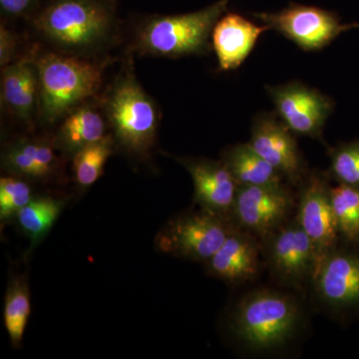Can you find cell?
<instances>
[{
  "mask_svg": "<svg viewBox=\"0 0 359 359\" xmlns=\"http://www.w3.org/2000/svg\"><path fill=\"white\" fill-rule=\"evenodd\" d=\"M39 0H0V11L6 18H25L34 13Z\"/></svg>",
  "mask_w": 359,
  "mask_h": 359,
  "instance_id": "cell-28",
  "label": "cell"
},
{
  "mask_svg": "<svg viewBox=\"0 0 359 359\" xmlns=\"http://www.w3.org/2000/svg\"><path fill=\"white\" fill-rule=\"evenodd\" d=\"M35 50L2 68L1 98L18 119L29 122L39 101Z\"/></svg>",
  "mask_w": 359,
  "mask_h": 359,
  "instance_id": "cell-17",
  "label": "cell"
},
{
  "mask_svg": "<svg viewBox=\"0 0 359 359\" xmlns=\"http://www.w3.org/2000/svg\"><path fill=\"white\" fill-rule=\"evenodd\" d=\"M252 15L304 51H320L342 32L359 28V23H342L334 11L294 2L278 13Z\"/></svg>",
  "mask_w": 359,
  "mask_h": 359,
  "instance_id": "cell-9",
  "label": "cell"
},
{
  "mask_svg": "<svg viewBox=\"0 0 359 359\" xmlns=\"http://www.w3.org/2000/svg\"><path fill=\"white\" fill-rule=\"evenodd\" d=\"M113 14L102 0H51L36 16L35 28L60 49L83 52L110 36Z\"/></svg>",
  "mask_w": 359,
  "mask_h": 359,
  "instance_id": "cell-4",
  "label": "cell"
},
{
  "mask_svg": "<svg viewBox=\"0 0 359 359\" xmlns=\"http://www.w3.org/2000/svg\"><path fill=\"white\" fill-rule=\"evenodd\" d=\"M221 160L238 186L276 185L287 182L250 143L230 146L224 151Z\"/></svg>",
  "mask_w": 359,
  "mask_h": 359,
  "instance_id": "cell-20",
  "label": "cell"
},
{
  "mask_svg": "<svg viewBox=\"0 0 359 359\" xmlns=\"http://www.w3.org/2000/svg\"><path fill=\"white\" fill-rule=\"evenodd\" d=\"M105 135V121L94 108H75L65 116L54 139V148L65 154L74 156L78 151L102 140Z\"/></svg>",
  "mask_w": 359,
  "mask_h": 359,
  "instance_id": "cell-19",
  "label": "cell"
},
{
  "mask_svg": "<svg viewBox=\"0 0 359 359\" xmlns=\"http://www.w3.org/2000/svg\"><path fill=\"white\" fill-rule=\"evenodd\" d=\"M292 185L238 186L231 219L259 241L295 216L297 197Z\"/></svg>",
  "mask_w": 359,
  "mask_h": 359,
  "instance_id": "cell-8",
  "label": "cell"
},
{
  "mask_svg": "<svg viewBox=\"0 0 359 359\" xmlns=\"http://www.w3.org/2000/svg\"><path fill=\"white\" fill-rule=\"evenodd\" d=\"M327 155L330 159L328 178L359 190V140L328 147Z\"/></svg>",
  "mask_w": 359,
  "mask_h": 359,
  "instance_id": "cell-25",
  "label": "cell"
},
{
  "mask_svg": "<svg viewBox=\"0 0 359 359\" xmlns=\"http://www.w3.org/2000/svg\"><path fill=\"white\" fill-rule=\"evenodd\" d=\"M228 4L229 0H219L195 13L153 16L141 25L135 46L141 53L161 57L204 54L209 51L210 37Z\"/></svg>",
  "mask_w": 359,
  "mask_h": 359,
  "instance_id": "cell-3",
  "label": "cell"
},
{
  "mask_svg": "<svg viewBox=\"0 0 359 359\" xmlns=\"http://www.w3.org/2000/svg\"><path fill=\"white\" fill-rule=\"evenodd\" d=\"M116 140L134 154H145L154 144L159 114L154 101L131 73L120 77L105 105Z\"/></svg>",
  "mask_w": 359,
  "mask_h": 359,
  "instance_id": "cell-5",
  "label": "cell"
},
{
  "mask_svg": "<svg viewBox=\"0 0 359 359\" xmlns=\"http://www.w3.org/2000/svg\"><path fill=\"white\" fill-rule=\"evenodd\" d=\"M30 314V297L27 283L14 280L9 285L4 304V325L11 342L20 344Z\"/></svg>",
  "mask_w": 359,
  "mask_h": 359,
  "instance_id": "cell-24",
  "label": "cell"
},
{
  "mask_svg": "<svg viewBox=\"0 0 359 359\" xmlns=\"http://www.w3.org/2000/svg\"><path fill=\"white\" fill-rule=\"evenodd\" d=\"M330 178L327 173L309 172L299 187L295 219L311 238L320 259L339 245L337 230L332 199Z\"/></svg>",
  "mask_w": 359,
  "mask_h": 359,
  "instance_id": "cell-13",
  "label": "cell"
},
{
  "mask_svg": "<svg viewBox=\"0 0 359 359\" xmlns=\"http://www.w3.org/2000/svg\"><path fill=\"white\" fill-rule=\"evenodd\" d=\"M18 45L20 41L15 33L8 29L6 25H1L0 26V66L1 68L18 60L16 56H18Z\"/></svg>",
  "mask_w": 359,
  "mask_h": 359,
  "instance_id": "cell-27",
  "label": "cell"
},
{
  "mask_svg": "<svg viewBox=\"0 0 359 359\" xmlns=\"http://www.w3.org/2000/svg\"><path fill=\"white\" fill-rule=\"evenodd\" d=\"M261 243L264 266L278 285L295 292L311 287L320 257L295 216Z\"/></svg>",
  "mask_w": 359,
  "mask_h": 359,
  "instance_id": "cell-6",
  "label": "cell"
},
{
  "mask_svg": "<svg viewBox=\"0 0 359 359\" xmlns=\"http://www.w3.org/2000/svg\"><path fill=\"white\" fill-rule=\"evenodd\" d=\"M269 26L257 25L238 13H229L219 18L212 33V45L222 71L237 69L250 55L257 39Z\"/></svg>",
  "mask_w": 359,
  "mask_h": 359,
  "instance_id": "cell-16",
  "label": "cell"
},
{
  "mask_svg": "<svg viewBox=\"0 0 359 359\" xmlns=\"http://www.w3.org/2000/svg\"><path fill=\"white\" fill-rule=\"evenodd\" d=\"M176 159L192 177L194 200L199 207L231 219L238 185L223 161L205 158Z\"/></svg>",
  "mask_w": 359,
  "mask_h": 359,
  "instance_id": "cell-15",
  "label": "cell"
},
{
  "mask_svg": "<svg viewBox=\"0 0 359 359\" xmlns=\"http://www.w3.org/2000/svg\"><path fill=\"white\" fill-rule=\"evenodd\" d=\"M53 147L42 141L15 142L4 151L2 166L9 173L21 178H47L57 165Z\"/></svg>",
  "mask_w": 359,
  "mask_h": 359,
  "instance_id": "cell-18",
  "label": "cell"
},
{
  "mask_svg": "<svg viewBox=\"0 0 359 359\" xmlns=\"http://www.w3.org/2000/svg\"><path fill=\"white\" fill-rule=\"evenodd\" d=\"M33 199L32 187L18 176L0 179V219L16 218L18 212Z\"/></svg>",
  "mask_w": 359,
  "mask_h": 359,
  "instance_id": "cell-26",
  "label": "cell"
},
{
  "mask_svg": "<svg viewBox=\"0 0 359 359\" xmlns=\"http://www.w3.org/2000/svg\"><path fill=\"white\" fill-rule=\"evenodd\" d=\"M330 199L339 237L359 245V190L337 184L330 187Z\"/></svg>",
  "mask_w": 359,
  "mask_h": 359,
  "instance_id": "cell-22",
  "label": "cell"
},
{
  "mask_svg": "<svg viewBox=\"0 0 359 359\" xmlns=\"http://www.w3.org/2000/svg\"><path fill=\"white\" fill-rule=\"evenodd\" d=\"M233 226L230 219L200 208L171 219L161 231L157 245L172 256L205 264L224 244Z\"/></svg>",
  "mask_w": 359,
  "mask_h": 359,
  "instance_id": "cell-7",
  "label": "cell"
},
{
  "mask_svg": "<svg viewBox=\"0 0 359 359\" xmlns=\"http://www.w3.org/2000/svg\"><path fill=\"white\" fill-rule=\"evenodd\" d=\"M63 205V202L54 198L37 197L20 210L16 219L21 231L33 244H37L50 231L62 211Z\"/></svg>",
  "mask_w": 359,
  "mask_h": 359,
  "instance_id": "cell-21",
  "label": "cell"
},
{
  "mask_svg": "<svg viewBox=\"0 0 359 359\" xmlns=\"http://www.w3.org/2000/svg\"><path fill=\"white\" fill-rule=\"evenodd\" d=\"M113 152V139L104 137L102 140L86 146L73 156L75 180L81 187H89L102 176L104 167Z\"/></svg>",
  "mask_w": 359,
  "mask_h": 359,
  "instance_id": "cell-23",
  "label": "cell"
},
{
  "mask_svg": "<svg viewBox=\"0 0 359 359\" xmlns=\"http://www.w3.org/2000/svg\"><path fill=\"white\" fill-rule=\"evenodd\" d=\"M39 108L44 122L54 123L94 96L102 84L104 65L70 56L46 53L35 57Z\"/></svg>",
  "mask_w": 359,
  "mask_h": 359,
  "instance_id": "cell-2",
  "label": "cell"
},
{
  "mask_svg": "<svg viewBox=\"0 0 359 359\" xmlns=\"http://www.w3.org/2000/svg\"><path fill=\"white\" fill-rule=\"evenodd\" d=\"M205 264L210 275L228 285L254 282L264 266L261 241L233 224L224 244Z\"/></svg>",
  "mask_w": 359,
  "mask_h": 359,
  "instance_id": "cell-14",
  "label": "cell"
},
{
  "mask_svg": "<svg viewBox=\"0 0 359 359\" xmlns=\"http://www.w3.org/2000/svg\"><path fill=\"white\" fill-rule=\"evenodd\" d=\"M249 143L290 185L299 188L308 176V165L294 133L276 113H262L255 118Z\"/></svg>",
  "mask_w": 359,
  "mask_h": 359,
  "instance_id": "cell-12",
  "label": "cell"
},
{
  "mask_svg": "<svg viewBox=\"0 0 359 359\" xmlns=\"http://www.w3.org/2000/svg\"><path fill=\"white\" fill-rule=\"evenodd\" d=\"M304 309L290 292L273 289L252 290L233 309L231 330L248 351L264 353L287 346L301 330Z\"/></svg>",
  "mask_w": 359,
  "mask_h": 359,
  "instance_id": "cell-1",
  "label": "cell"
},
{
  "mask_svg": "<svg viewBox=\"0 0 359 359\" xmlns=\"http://www.w3.org/2000/svg\"><path fill=\"white\" fill-rule=\"evenodd\" d=\"M266 89L275 104L276 114L292 133L325 143L323 128L334 109L330 97L297 81Z\"/></svg>",
  "mask_w": 359,
  "mask_h": 359,
  "instance_id": "cell-11",
  "label": "cell"
},
{
  "mask_svg": "<svg viewBox=\"0 0 359 359\" xmlns=\"http://www.w3.org/2000/svg\"><path fill=\"white\" fill-rule=\"evenodd\" d=\"M311 290L314 301L332 316L359 308V250L339 245L323 257Z\"/></svg>",
  "mask_w": 359,
  "mask_h": 359,
  "instance_id": "cell-10",
  "label": "cell"
}]
</instances>
